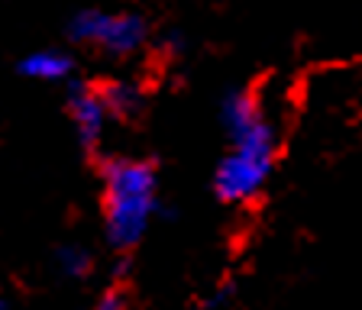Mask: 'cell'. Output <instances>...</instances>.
<instances>
[{
	"instance_id": "1",
	"label": "cell",
	"mask_w": 362,
	"mask_h": 310,
	"mask_svg": "<svg viewBox=\"0 0 362 310\" xmlns=\"http://www.w3.org/2000/svg\"><path fill=\"white\" fill-rule=\"evenodd\" d=\"M156 213V172L146 162L110 159L104 165V223L113 249H133Z\"/></svg>"
},
{
	"instance_id": "2",
	"label": "cell",
	"mask_w": 362,
	"mask_h": 310,
	"mask_svg": "<svg viewBox=\"0 0 362 310\" xmlns=\"http://www.w3.org/2000/svg\"><path fill=\"white\" fill-rule=\"evenodd\" d=\"M275 165V129L265 120L233 136V152L220 162L214 174V191L226 204H240L262 191Z\"/></svg>"
},
{
	"instance_id": "3",
	"label": "cell",
	"mask_w": 362,
	"mask_h": 310,
	"mask_svg": "<svg viewBox=\"0 0 362 310\" xmlns=\"http://www.w3.org/2000/svg\"><path fill=\"white\" fill-rule=\"evenodd\" d=\"M68 36L84 46H98L110 55H129L146 42L149 26L139 13H104V10H81L71 16Z\"/></svg>"
},
{
	"instance_id": "4",
	"label": "cell",
	"mask_w": 362,
	"mask_h": 310,
	"mask_svg": "<svg viewBox=\"0 0 362 310\" xmlns=\"http://www.w3.org/2000/svg\"><path fill=\"white\" fill-rule=\"evenodd\" d=\"M68 114L75 120L78 139L84 149H94L104 136V123H107V110L98 97V88H84V84H71L68 91Z\"/></svg>"
},
{
	"instance_id": "5",
	"label": "cell",
	"mask_w": 362,
	"mask_h": 310,
	"mask_svg": "<svg viewBox=\"0 0 362 310\" xmlns=\"http://www.w3.org/2000/svg\"><path fill=\"white\" fill-rule=\"evenodd\" d=\"M220 120H223L226 133L230 136H240L249 126H256L259 120H265L262 110H259V100L246 91H230L223 97V107H220Z\"/></svg>"
},
{
	"instance_id": "6",
	"label": "cell",
	"mask_w": 362,
	"mask_h": 310,
	"mask_svg": "<svg viewBox=\"0 0 362 310\" xmlns=\"http://www.w3.org/2000/svg\"><path fill=\"white\" fill-rule=\"evenodd\" d=\"M20 75L33 81H65L71 75V59L59 49H39L20 61Z\"/></svg>"
},
{
	"instance_id": "7",
	"label": "cell",
	"mask_w": 362,
	"mask_h": 310,
	"mask_svg": "<svg viewBox=\"0 0 362 310\" xmlns=\"http://www.w3.org/2000/svg\"><path fill=\"white\" fill-rule=\"evenodd\" d=\"M98 97L100 104H104L107 117H120V120H127V117H133L139 107H143V97H139V88L129 81H107L98 88Z\"/></svg>"
},
{
	"instance_id": "8",
	"label": "cell",
	"mask_w": 362,
	"mask_h": 310,
	"mask_svg": "<svg viewBox=\"0 0 362 310\" xmlns=\"http://www.w3.org/2000/svg\"><path fill=\"white\" fill-rule=\"evenodd\" d=\"M55 262H59V272L65 278H84L90 272V252L84 246H62L55 252Z\"/></svg>"
},
{
	"instance_id": "9",
	"label": "cell",
	"mask_w": 362,
	"mask_h": 310,
	"mask_svg": "<svg viewBox=\"0 0 362 310\" xmlns=\"http://www.w3.org/2000/svg\"><path fill=\"white\" fill-rule=\"evenodd\" d=\"M94 310H127V301H123L120 291H107V294L94 304Z\"/></svg>"
},
{
	"instance_id": "10",
	"label": "cell",
	"mask_w": 362,
	"mask_h": 310,
	"mask_svg": "<svg viewBox=\"0 0 362 310\" xmlns=\"http://www.w3.org/2000/svg\"><path fill=\"white\" fill-rule=\"evenodd\" d=\"M0 310H7V307H4V304H0Z\"/></svg>"
}]
</instances>
